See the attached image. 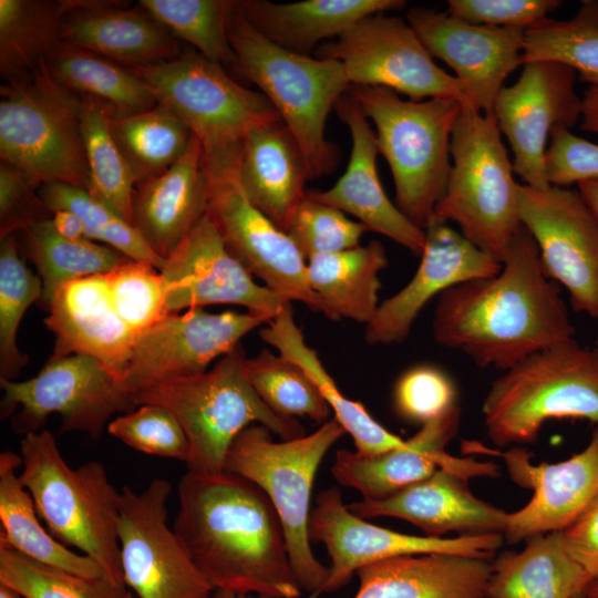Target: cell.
Returning <instances> with one entry per match:
<instances>
[{
  "mask_svg": "<svg viewBox=\"0 0 598 598\" xmlns=\"http://www.w3.org/2000/svg\"><path fill=\"white\" fill-rule=\"evenodd\" d=\"M81 96V125L89 168L87 192L132 224L136 178L110 127L112 109Z\"/></svg>",
  "mask_w": 598,
  "mask_h": 598,
  "instance_id": "60d3db41",
  "label": "cell"
},
{
  "mask_svg": "<svg viewBox=\"0 0 598 598\" xmlns=\"http://www.w3.org/2000/svg\"><path fill=\"white\" fill-rule=\"evenodd\" d=\"M81 96L59 84L45 62L0 87V158L42 184L87 189Z\"/></svg>",
  "mask_w": 598,
  "mask_h": 598,
  "instance_id": "30bf717a",
  "label": "cell"
},
{
  "mask_svg": "<svg viewBox=\"0 0 598 598\" xmlns=\"http://www.w3.org/2000/svg\"><path fill=\"white\" fill-rule=\"evenodd\" d=\"M467 475L446 467L386 498L361 499L348 505L354 515L369 519L395 517L421 528L426 536L450 532L461 536L502 534L507 513L477 498Z\"/></svg>",
  "mask_w": 598,
  "mask_h": 598,
  "instance_id": "484cf974",
  "label": "cell"
},
{
  "mask_svg": "<svg viewBox=\"0 0 598 598\" xmlns=\"http://www.w3.org/2000/svg\"><path fill=\"white\" fill-rule=\"evenodd\" d=\"M237 0H141L138 6L208 60L234 66L228 22Z\"/></svg>",
  "mask_w": 598,
  "mask_h": 598,
  "instance_id": "7bdbcfd3",
  "label": "cell"
},
{
  "mask_svg": "<svg viewBox=\"0 0 598 598\" xmlns=\"http://www.w3.org/2000/svg\"><path fill=\"white\" fill-rule=\"evenodd\" d=\"M560 533L567 553L592 580H598V497Z\"/></svg>",
  "mask_w": 598,
  "mask_h": 598,
  "instance_id": "9f6ffc18",
  "label": "cell"
},
{
  "mask_svg": "<svg viewBox=\"0 0 598 598\" xmlns=\"http://www.w3.org/2000/svg\"><path fill=\"white\" fill-rule=\"evenodd\" d=\"M581 102L580 126L585 132L598 135V86L588 85Z\"/></svg>",
  "mask_w": 598,
  "mask_h": 598,
  "instance_id": "680465c9",
  "label": "cell"
},
{
  "mask_svg": "<svg viewBox=\"0 0 598 598\" xmlns=\"http://www.w3.org/2000/svg\"><path fill=\"white\" fill-rule=\"evenodd\" d=\"M173 529L214 590L297 598L281 520L252 482L224 471L186 472Z\"/></svg>",
  "mask_w": 598,
  "mask_h": 598,
  "instance_id": "7a4b0ae2",
  "label": "cell"
},
{
  "mask_svg": "<svg viewBox=\"0 0 598 598\" xmlns=\"http://www.w3.org/2000/svg\"><path fill=\"white\" fill-rule=\"evenodd\" d=\"M462 411L455 405L441 416L422 424L403 444L377 456L339 450L331 473L342 486L361 493L362 499L386 498L431 476L441 467L473 475H496L492 463L457 460L446 454V445L455 437Z\"/></svg>",
  "mask_w": 598,
  "mask_h": 598,
  "instance_id": "603a6c76",
  "label": "cell"
},
{
  "mask_svg": "<svg viewBox=\"0 0 598 598\" xmlns=\"http://www.w3.org/2000/svg\"><path fill=\"white\" fill-rule=\"evenodd\" d=\"M351 136V152L344 174L326 190L307 195L359 219L369 230L380 233L415 256H421L425 230L410 221L386 196L379 178L375 132L355 101L348 94L334 106Z\"/></svg>",
  "mask_w": 598,
  "mask_h": 598,
  "instance_id": "d4e9b609",
  "label": "cell"
},
{
  "mask_svg": "<svg viewBox=\"0 0 598 598\" xmlns=\"http://www.w3.org/2000/svg\"><path fill=\"white\" fill-rule=\"evenodd\" d=\"M104 277L115 311L136 336L168 315L163 277L152 264L130 258Z\"/></svg>",
  "mask_w": 598,
  "mask_h": 598,
  "instance_id": "c3c4849f",
  "label": "cell"
},
{
  "mask_svg": "<svg viewBox=\"0 0 598 598\" xmlns=\"http://www.w3.org/2000/svg\"><path fill=\"white\" fill-rule=\"evenodd\" d=\"M432 331L436 343L461 351L480 368L502 371L575 333L559 286L544 274L524 226L496 275L439 296Z\"/></svg>",
  "mask_w": 598,
  "mask_h": 598,
  "instance_id": "6da1fadb",
  "label": "cell"
},
{
  "mask_svg": "<svg viewBox=\"0 0 598 598\" xmlns=\"http://www.w3.org/2000/svg\"><path fill=\"white\" fill-rule=\"evenodd\" d=\"M596 343H597V346H598V332H597V339H596Z\"/></svg>",
  "mask_w": 598,
  "mask_h": 598,
  "instance_id": "03108f58",
  "label": "cell"
},
{
  "mask_svg": "<svg viewBox=\"0 0 598 598\" xmlns=\"http://www.w3.org/2000/svg\"><path fill=\"white\" fill-rule=\"evenodd\" d=\"M592 578L567 553L560 532L526 539L519 551L502 553L492 563L489 598H574Z\"/></svg>",
  "mask_w": 598,
  "mask_h": 598,
  "instance_id": "836d02e7",
  "label": "cell"
},
{
  "mask_svg": "<svg viewBox=\"0 0 598 598\" xmlns=\"http://www.w3.org/2000/svg\"><path fill=\"white\" fill-rule=\"evenodd\" d=\"M406 21L432 58L455 73L470 104L488 114L507 76L523 65L525 30L473 24L414 7Z\"/></svg>",
  "mask_w": 598,
  "mask_h": 598,
  "instance_id": "44dd1931",
  "label": "cell"
},
{
  "mask_svg": "<svg viewBox=\"0 0 598 598\" xmlns=\"http://www.w3.org/2000/svg\"><path fill=\"white\" fill-rule=\"evenodd\" d=\"M60 41L125 66L158 64L182 53L178 40L143 8L113 1L74 0L63 18Z\"/></svg>",
  "mask_w": 598,
  "mask_h": 598,
  "instance_id": "f1b7e54d",
  "label": "cell"
},
{
  "mask_svg": "<svg viewBox=\"0 0 598 598\" xmlns=\"http://www.w3.org/2000/svg\"><path fill=\"white\" fill-rule=\"evenodd\" d=\"M246 377L259 398L277 414L308 417L318 423L329 421L331 408L308 374L285 357L262 349L245 358Z\"/></svg>",
  "mask_w": 598,
  "mask_h": 598,
  "instance_id": "ee69618b",
  "label": "cell"
},
{
  "mask_svg": "<svg viewBox=\"0 0 598 598\" xmlns=\"http://www.w3.org/2000/svg\"><path fill=\"white\" fill-rule=\"evenodd\" d=\"M159 271L168 315L230 303L244 306L270 321L290 302L254 280L230 254L208 215L179 243Z\"/></svg>",
  "mask_w": 598,
  "mask_h": 598,
  "instance_id": "ffe728a7",
  "label": "cell"
},
{
  "mask_svg": "<svg viewBox=\"0 0 598 598\" xmlns=\"http://www.w3.org/2000/svg\"><path fill=\"white\" fill-rule=\"evenodd\" d=\"M308 533L310 540L324 545L330 558L322 595L342 588L358 569L379 560L431 553L491 558L505 540L502 534L442 538L377 526L351 513L337 487L318 494L310 512Z\"/></svg>",
  "mask_w": 598,
  "mask_h": 598,
  "instance_id": "e0dca14e",
  "label": "cell"
},
{
  "mask_svg": "<svg viewBox=\"0 0 598 598\" xmlns=\"http://www.w3.org/2000/svg\"><path fill=\"white\" fill-rule=\"evenodd\" d=\"M348 94L374 124L379 153L393 176L396 207L425 230L446 188L452 131L465 105L450 97L403 100L382 86L350 85Z\"/></svg>",
  "mask_w": 598,
  "mask_h": 598,
  "instance_id": "8992f818",
  "label": "cell"
},
{
  "mask_svg": "<svg viewBox=\"0 0 598 598\" xmlns=\"http://www.w3.org/2000/svg\"><path fill=\"white\" fill-rule=\"evenodd\" d=\"M212 598H272L268 596L251 595V594H238L227 590H215Z\"/></svg>",
  "mask_w": 598,
  "mask_h": 598,
  "instance_id": "94428289",
  "label": "cell"
},
{
  "mask_svg": "<svg viewBox=\"0 0 598 598\" xmlns=\"http://www.w3.org/2000/svg\"><path fill=\"white\" fill-rule=\"evenodd\" d=\"M1 419L16 434L42 430L49 415L61 416L62 432L99 440L112 416L134 410L132 392L102 362L84 354L51 359L33 378L0 380Z\"/></svg>",
  "mask_w": 598,
  "mask_h": 598,
  "instance_id": "4fadbf2b",
  "label": "cell"
},
{
  "mask_svg": "<svg viewBox=\"0 0 598 598\" xmlns=\"http://www.w3.org/2000/svg\"><path fill=\"white\" fill-rule=\"evenodd\" d=\"M238 174L251 204L286 233L307 196L310 176L303 154L282 121L247 133Z\"/></svg>",
  "mask_w": 598,
  "mask_h": 598,
  "instance_id": "4dcf8cb0",
  "label": "cell"
},
{
  "mask_svg": "<svg viewBox=\"0 0 598 598\" xmlns=\"http://www.w3.org/2000/svg\"><path fill=\"white\" fill-rule=\"evenodd\" d=\"M42 292L39 275L20 257L17 234L0 238V380H14L29 361L18 348L17 333L25 311L41 300Z\"/></svg>",
  "mask_w": 598,
  "mask_h": 598,
  "instance_id": "f6af8a7d",
  "label": "cell"
},
{
  "mask_svg": "<svg viewBox=\"0 0 598 598\" xmlns=\"http://www.w3.org/2000/svg\"><path fill=\"white\" fill-rule=\"evenodd\" d=\"M389 265L385 248L378 240L307 260L311 289L328 311V318H347L368 324L380 303V272Z\"/></svg>",
  "mask_w": 598,
  "mask_h": 598,
  "instance_id": "e575fe53",
  "label": "cell"
},
{
  "mask_svg": "<svg viewBox=\"0 0 598 598\" xmlns=\"http://www.w3.org/2000/svg\"><path fill=\"white\" fill-rule=\"evenodd\" d=\"M346 431L333 417L315 432L275 442L260 424L243 430L230 445L225 471L256 484L270 499L285 530L297 581L308 598H319L329 568L315 556L308 533L310 498L318 468Z\"/></svg>",
  "mask_w": 598,
  "mask_h": 598,
  "instance_id": "9c48e42d",
  "label": "cell"
},
{
  "mask_svg": "<svg viewBox=\"0 0 598 598\" xmlns=\"http://www.w3.org/2000/svg\"><path fill=\"white\" fill-rule=\"evenodd\" d=\"M545 172L550 186L569 187L598 179V144L555 127L545 153Z\"/></svg>",
  "mask_w": 598,
  "mask_h": 598,
  "instance_id": "11a10c76",
  "label": "cell"
},
{
  "mask_svg": "<svg viewBox=\"0 0 598 598\" xmlns=\"http://www.w3.org/2000/svg\"><path fill=\"white\" fill-rule=\"evenodd\" d=\"M489 558L447 553L392 557L357 570L354 598H485Z\"/></svg>",
  "mask_w": 598,
  "mask_h": 598,
  "instance_id": "f546056e",
  "label": "cell"
},
{
  "mask_svg": "<svg viewBox=\"0 0 598 598\" xmlns=\"http://www.w3.org/2000/svg\"><path fill=\"white\" fill-rule=\"evenodd\" d=\"M451 161L433 219L455 223L465 238L502 262L523 225L519 184L493 113L462 107L452 131Z\"/></svg>",
  "mask_w": 598,
  "mask_h": 598,
  "instance_id": "ba28073f",
  "label": "cell"
},
{
  "mask_svg": "<svg viewBox=\"0 0 598 598\" xmlns=\"http://www.w3.org/2000/svg\"><path fill=\"white\" fill-rule=\"evenodd\" d=\"M40 196L52 213L70 210L76 214L85 225L86 239L101 241L131 259L150 262L158 270L164 267L165 260L150 248L136 228L85 188L44 183Z\"/></svg>",
  "mask_w": 598,
  "mask_h": 598,
  "instance_id": "bcb514c9",
  "label": "cell"
},
{
  "mask_svg": "<svg viewBox=\"0 0 598 598\" xmlns=\"http://www.w3.org/2000/svg\"><path fill=\"white\" fill-rule=\"evenodd\" d=\"M534 61L565 64L598 86V1H582L570 19L547 18L525 30L523 64Z\"/></svg>",
  "mask_w": 598,
  "mask_h": 598,
  "instance_id": "b9f144b4",
  "label": "cell"
},
{
  "mask_svg": "<svg viewBox=\"0 0 598 598\" xmlns=\"http://www.w3.org/2000/svg\"><path fill=\"white\" fill-rule=\"evenodd\" d=\"M266 324L259 332L260 338L308 374L333 411L334 419L351 435L359 454L377 456L403 444L404 440L382 426L360 402L340 391L317 351L307 344L295 321L291 302Z\"/></svg>",
  "mask_w": 598,
  "mask_h": 598,
  "instance_id": "d6a6232c",
  "label": "cell"
},
{
  "mask_svg": "<svg viewBox=\"0 0 598 598\" xmlns=\"http://www.w3.org/2000/svg\"><path fill=\"white\" fill-rule=\"evenodd\" d=\"M457 389L440 367L421 363L406 369L393 389V406L399 416L424 424L457 405Z\"/></svg>",
  "mask_w": 598,
  "mask_h": 598,
  "instance_id": "816d5d0a",
  "label": "cell"
},
{
  "mask_svg": "<svg viewBox=\"0 0 598 598\" xmlns=\"http://www.w3.org/2000/svg\"><path fill=\"white\" fill-rule=\"evenodd\" d=\"M21 464L20 454L12 451L0 454V543L44 565L104 580L94 560L76 554L43 527L33 499L20 481Z\"/></svg>",
  "mask_w": 598,
  "mask_h": 598,
  "instance_id": "d590c367",
  "label": "cell"
},
{
  "mask_svg": "<svg viewBox=\"0 0 598 598\" xmlns=\"http://www.w3.org/2000/svg\"><path fill=\"white\" fill-rule=\"evenodd\" d=\"M482 413L498 446L534 443L549 420L598 425V347L571 339L529 355L493 381Z\"/></svg>",
  "mask_w": 598,
  "mask_h": 598,
  "instance_id": "52a82bcc",
  "label": "cell"
},
{
  "mask_svg": "<svg viewBox=\"0 0 598 598\" xmlns=\"http://www.w3.org/2000/svg\"><path fill=\"white\" fill-rule=\"evenodd\" d=\"M228 38L236 55L235 70L274 105L303 154L310 179L330 174L338 164V151L326 138V122L351 85L342 64L271 42L247 21L238 0L229 18Z\"/></svg>",
  "mask_w": 598,
  "mask_h": 598,
  "instance_id": "277c9868",
  "label": "cell"
},
{
  "mask_svg": "<svg viewBox=\"0 0 598 598\" xmlns=\"http://www.w3.org/2000/svg\"><path fill=\"white\" fill-rule=\"evenodd\" d=\"M20 456V481L51 535L94 560L105 582L130 596L118 543L121 491L110 481L103 463L92 460L72 468L48 430L22 436Z\"/></svg>",
  "mask_w": 598,
  "mask_h": 598,
  "instance_id": "3957f363",
  "label": "cell"
},
{
  "mask_svg": "<svg viewBox=\"0 0 598 598\" xmlns=\"http://www.w3.org/2000/svg\"><path fill=\"white\" fill-rule=\"evenodd\" d=\"M503 456L511 477L534 491L524 507L507 513L503 536L511 544L565 529L598 497V425L581 452L555 464L533 465L520 450Z\"/></svg>",
  "mask_w": 598,
  "mask_h": 598,
  "instance_id": "cb8c5ba5",
  "label": "cell"
},
{
  "mask_svg": "<svg viewBox=\"0 0 598 598\" xmlns=\"http://www.w3.org/2000/svg\"><path fill=\"white\" fill-rule=\"evenodd\" d=\"M204 152V151H203ZM241 146L206 154L207 215L230 254L271 291L310 310L328 311L311 289L307 260L287 233L277 227L248 199L239 182Z\"/></svg>",
  "mask_w": 598,
  "mask_h": 598,
  "instance_id": "7c38bea8",
  "label": "cell"
},
{
  "mask_svg": "<svg viewBox=\"0 0 598 598\" xmlns=\"http://www.w3.org/2000/svg\"><path fill=\"white\" fill-rule=\"evenodd\" d=\"M485 598H489V597H485Z\"/></svg>",
  "mask_w": 598,
  "mask_h": 598,
  "instance_id": "003e7915",
  "label": "cell"
},
{
  "mask_svg": "<svg viewBox=\"0 0 598 598\" xmlns=\"http://www.w3.org/2000/svg\"><path fill=\"white\" fill-rule=\"evenodd\" d=\"M420 265L411 280L380 303L365 327L370 346L405 341L431 299L468 280L496 275L502 262L484 252L447 223L433 219L425 228Z\"/></svg>",
  "mask_w": 598,
  "mask_h": 598,
  "instance_id": "7402d4cb",
  "label": "cell"
},
{
  "mask_svg": "<svg viewBox=\"0 0 598 598\" xmlns=\"http://www.w3.org/2000/svg\"><path fill=\"white\" fill-rule=\"evenodd\" d=\"M171 483L121 489L118 543L126 587L138 598H212L214 588L168 525Z\"/></svg>",
  "mask_w": 598,
  "mask_h": 598,
  "instance_id": "9a60e30c",
  "label": "cell"
},
{
  "mask_svg": "<svg viewBox=\"0 0 598 598\" xmlns=\"http://www.w3.org/2000/svg\"><path fill=\"white\" fill-rule=\"evenodd\" d=\"M577 189L598 220V179L579 183Z\"/></svg>",
  "mask_w": 598,
  "mask_h": 598,
  "instance_id": "91938a15",
  "label": "cell"
},
{
  "mask_svg": "<svg viewBox=\"0 0 598 598\" xmlns=\"http://www.w3.org/2000/svg\"><path fill=\"white\" fill-rule=\"evenodd\" d=\"M587 598H598V580H592L584 590Z\"/></svg>",
  "mask_w": 598,
  "mask_h": 598,
  "instance_id": "6125c7cd",
  "label": "cell"
},
{
  "mask_svg": "<svg viewBox=\"0 0 598 598\" xmlns=\"http://www.w3.org/2000/svg\"><path fill=\"white\" fill-rule=\"evenodd\" d=\"M558 0H448L446 12L457 19L497 28H528L547 19Z\"/></svg>",
  "mask_w": 598,
  "mask_h": 598,
  "instance_id": "db71d44e",
  "label": "cell"
},
{
  "mask_svg": "<svg viewBox=\"0 0 598 598\" xmlns=\"http://www.w3.org/2000/svg\"><path fill=\"white\" fill-rule=\"evenodd\" d=\"M518 212L544 274L567 289L574 311L598 320V220L579 190L519 184Z\"/></svg>",
  "mask_w": 598,
  "mask_h": 598,
  "instance_id": "2e32d148",
  "label": "cell"
},
{
  "mask_svg": "<svg viewBox=\"0 0 598 598\" xmlns=\"http://www.w3.org/2000/svg\"><path fill=\"white\" fill-rule=\"evenodd\" d=\"M47 311L44 324L55 338L51 359L89 355L123 382L137 336L115 311L104 274L63 285Z\"/></svg>",
  "mask_w": 598,
  "mask_h": 598,
  "instance_id": "4316f807",
  "label": "cell"
},
{
  "mask_svg": "<svg viewBox=\"0 0 598 598\" xmlns=\"http://www.w3.org/2000/svg\"><path fill=\"white\" fill-rule=\"evenodd\" d=\"M207 208L204 152L193 136L186 152L168 169L136 184L132 225L150 248L166 260L207 215Z\"/></svg>",
  "mask_w": 598,
  "mask_h": 598,
  "instance_id": "83f0119b",
  "label": "cell"
},
{
  "mask_svg": "<svg viewBox=\"0 0 598 598\" xmlns=\"http://www.w3.org/2000/svg\"><path fill=\"white\" fill-rule=\"evenodd\" d=\"M405 3L403 0H305L289 3L238 0V9L271 42L309 55L320 42L339 37L359 20L401 10Z\"/></svg>",
  "mask_w": 598,
  "mask_h": 598,
  "instance_id": "1f68e13d",
  "label": "cell"
},
{
  "mask_svg": "<svg viewBox=\"0 0 598 598\" xmlns=\"http://www.w3.org/2000/svg\"><path fill=\"white\" fill-rule=\"evenodd\" d=\"M106 430L138 452L187 461L189 448L186 435L177 420L159 405H138L113 419Z\"/></svg>",
  "mask_w": 598,
  "mask_h": 598,
  "instance_id": "f907efd6",
  "label": "cell"
},
{
  "mask_svg": "<svg viewBox=\"0 0 598 598\" xmlns=\"http://www.w3.org/2000/svg\"><path fill=\"white\" fill-rule=\"evenodd\" d=\"M577 73L551 61L523 64L518 80L503 86L493 115L513 151V169L525 185L548 188L545 153L557 126L568 130L581 117V97L576 92Z\"/></svg>",
  "mask_w": 598,
  "mask_h": 598,
  "instance_id": "ac0fdd59",
  "label": "cell"
},
{
  "mask_svg": "<svg viewBox=\"0 0 598 598\" xmlns=\"http://www.w3.org/2000/svg\"><path fill=\"white\" fill-rule=\"evenodd\" d=\"M42 183L10 163L0 164V238L50 219L52 212L40 196Z\"/></svg>",
  "mask_w": 598,
  "mask_h": 598,
  "instance_id": "f5cc1de1",
  "label": "cell"
},
{
  "mask_svg": "<svg viewBox=\"0 0 598 598\" xmlns=\"http://www.w3.org/2000/svg\"><path fill=\"white\" fill-rule=\"evenodd\" d=\"M0 584L23 598H132L104 580L89 579L35 561L0 543Z\"/></svg>",
  "mask_w": 598,
  "mask_h": 598,
  "instance_id": "7dc6e473",
  "label": "cell"
},
{
  "mask_svg": "<svg viewBox=\"0 0 598 598\" xmlns=\"http://www.w3.org/2000/svg\"><path fill=\"white\" fill-rule=\"evenodd\" d=\"M128 68L188 126L206 154L240 147L254 127L281 121L261 92L238 84L195 49L167 62Z\"/></svg>",
  "mask_w": 598,
  "mask_h": 598,
  "instance_id": "8fae6325",
  "label": "cell"
},
{
  "mask_svg": "<svg viewBox=\"0 0 598 598\" xmlns=\"http://www.w3.org/2000/svg\"><path fill=\"white\" fill-rule=\"evenodd\" d=\"M110 127L137 184L168 169L186 152L194 136L188 126L161 103L126 116L111 114Z\"/></svg>",
  "mask_w": 598,
  "mask_h": 598,
  "instance_id": "ab89813d",
  "label": "cell"
},
{
  "mask_svg": "<svg viewBox=\"0 0 598 598\" xmlns=\"http://www.w3.org/2000/svg\"><path fill=\"white\" fill-rule=\"evenodd\" d=\"M53 228L64 238L72 240L86 239V228L83 220L70 210H56L52 214Z\"/></svg>",
  "mask_w": 598,
  "mask_h": 598,
  "instance_id": "6f0895ef",
  "label": "cell"
},
{
  "mask_svg": "<svg viewBox=\"0 0 598 598\" xmlns=\"http://www.w3.org/2000/svg\"><path fill=\"white\" fill-rule=\"evenodd\" d=\"M574 598H587V597L584 595V592H581V594H578L577 596H575Z\"/></svg>",
  "mask_w": 598,
  "mask_h": 598,
  "instance_id": "e7e4bbea",
  "label": "cell"
},
{
  "mask_svg": "<svg viewBox=\"0 0 598 598\" xmlns=\"http://www.w3.org/2000/svg\"><path fill=\"white\" fill-rule=\"evenodd\" d=\"M52 78L65 89L106 103L113 116L144 112L157 100L128 66L89 50L58 42L45 59Z\"/></svg>",
  "mask_w": 598,
  "mask_h": 598,
  "instance_id": "8d00e7d4",
  "label": "cell"
},
{
  "mask_svg": "<svg viewBox=\"0 0 598 598\" xmlns=\"http://www.w3.org/2000/svg\"><path fill=\"white\" fill-rule=\"evenodd\" d=\"M269 319L254 312L212 313L204 308L169 313L140 333L123 378L134 392L152 384L203 374L217 358Z\"/></svg>",
  "mask_w": 598,
  "mask_h": 598,
  "instance_id": "d6986e66",
  "label": "cell"
},
{
  "mask_svg": "<svg viewBox=\"0 0 598 598\" xmlns=\"http://www.w3.org/2000/svg\"><path fill=\"white\" fill-rule=\"evenodd\" d=\"M368 230L360 221L348 218L342 210L307 195L286 233L308 260L317 255L357 247Z\"/></svg>",
  "mask_w": 598,
  "mask_h": 598,
  "instance_id": "681fc988",
  "label": "cell"
},
{
  "mask_svg": "<svg viewBox=\"0 0 598 598\" xmlns=\"http://www.w3.org/2000/svg\"><path fill=\"white\" fill-rule=\"evenodd\" d=\"M245 358L238 346L203 374L132 392L137 406L159 405L177 420L188 441L187 472L223 473L234 440L254 424L281 440L305 435L297 419L277 414L259 398L246 377Z\"/></svg>",
  "mask_w": 598,
  "mask_h": 598,
  "instance_id": "5b68a950",
  "label": "cell"
},
{
  "mask_svg": "<svg viewBox=\"0 0 598 598\" xmlns=\"http://www.w3.org/2000/svg\"><path fill=\"white\" fill-rule=\"evenodd\" d=\"M21 233L24 251L42 281L43 292L38 306L45 310L63 285L82 277L106 274L130 259L106 245L62 237L53 228L51 218Z\"/></svg>",
  "mask_w": 598,
  "mask_h": 598,
  "instance_id": "f35d334b",
  "label": "cell"
},
{
  "mask_svg": "<svg viewBox=\"0 0 598 598\" xmlns=\"http://www.w3.org/2000/svg\"><path fill=\"white\" fill-rule=\"evenodd\" d=\"M74 0H0V76L7 82L34 73L60 42L62 21Z\"/></svg>",
  "mask_w": 598,
  "mask_h": 598,
  "instance_id": "74e56055",
  "label": "cell"
},
{
  "mask_svg": "<svg viewBox=\"0 0 598 598\" xmlns=\"http://www.w3.org/2000/svg\"><path fill=\"white\" fill-rule=\"evenodd\" d=\"M0 598H23L13 589L0 584Z\"/></svg>",
  "mask_w": 598,
  "mask_h": 598,
  "instance_id": "be15d7a7",
  "label": "cell"
},
{
  "mask_svg": "<svg viewBox=\"0 0 598 598\" xmlns=\"http://www.w3.org/2000/svg\"><path fill=\"white\" fill-rule=\"evenodd\" d=\"M316 58L339 61L351 85L382 86L413 101L450 97L472 106L458 80L437 64L400 17L378 13L359 20Z\"/></svg>",
  "mask_w": 598,
  "mask_h": 598,
  "instance_id": "5bb4252c",
  "label": "cell"
}]
</instances>
